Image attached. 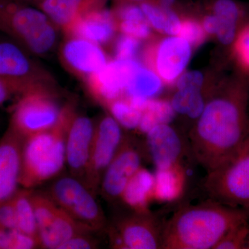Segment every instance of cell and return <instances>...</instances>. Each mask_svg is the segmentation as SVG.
<instances>
[{
    "label": "cell",
    "mask_w": 249,
    "mask_h": 249,
    "mask_svg": "<svg viewBox=\"0 0 249 249\" xmlns=\"http://www.w3.org/2000/svg\"><path fill=\"white\" fill-rule=\"evenodd\" d=\"M0 228L18 229L17 218L13 197L0 207Z\"/></svg>",
    "instance_id": "e575fe53"
},
{
    "label": "cell",
    "mask_w": 249,
    "mask_h": 249,
    "mask_svg": "<svg viewBox=\"0 0 249 249\" xmlns=\"http://www.w3.org/2000/svg\"><path fill=\"white\" fill-rule=\"evenodd\" d=\"M146 132L143 145L145 157L159 171L178 168L185 152V142L178 131L167 123H161Z\"/></svg>",
    "instance_id": "7c38bea8"
},
{
    "label": "cell",
    "mask_w": 249,
    "mask_h": 249,
    "mask_svg": "<svg viewBox=\"0 0 249 249\" xmlns=\"http://www.w3.org/2000/svg\"><path fill=\"white\" fill-rule=\"evenodd\" d=\"M124 137L121 124L111 115L103 116L95 124L84 183L96 196L99 195L103 175L119 150Z\"/></svg>",
    "instance_id": "9c48e42d"
},
{
    "label": "cell",
    "mask_w": 249,
    "mask_h": 249,
    "mask_svg": "<svg viewBox=\"0 0 249 249\" xmlns=\"http://www.w3.org/2000/svg\"><path fill=\"white\" fill-rule=\"evenodd\" d=\"M0 31L36 54L49 52L57 39L55 24L42 10L16 0H0Z\"/></svg>",
    "instance_id": "277c9868"
},
{
    "label": "cell",
    "mask_w": 249,
    "mask_h": 249,
    "mask_svg": "<svg viewBox=\"0 0 249 249\" xmlns=\"http://www.w3.org/2000/svg\"><path fill=\"white\" fill-rule=\"evenodd\" d=\"M163 225L148 209H131L108 224L106 231L111 249H161Z\"/></svg>",
    "instance_id": "52a82bcc"
},
{
    "label": "cell",
    "mask_w": 249,
    "mask_h": 249,
    "mask_svg": "<svg viewBox=\"0 0 249 249\" xmlns=\"http://www.w3.org/2000/svg\"><path fill=\"white\" fill-rule=\"evenodd\" d=\"M141 65L136 59L108 62L102 70L89 76L93 96L108 104L118 99L127 88L134 70Z\"/></svg>",
    "instance_id": "5bb4252c"
},
{
    "label": "cell",
    "mask_w": 249,
    "mask_h": 249,
    "mask_svg": "<svg viewBox=\"0 0 249 249\" xmlns=\"http://www.w3.org/2000/svg\"><path fill=\"white\" fill-rule=\"evenodd\" d=\"M152 0H119L120 4H140L142 3L151 1Z\"/></svg>",
    "instance_id": "f35d334b"
},
{
    "label": "cell",
    "mask_w": 249,
    "mask_h": 249,
    "mask_svg": "<svg viewBox=\"0 0 249 249\" xmlns=\"http://www.w3.org/2000/svg\"><path fill=\"white\" fill-rule=\"evenodd\" d=\"M201 188L208 199L249 213V138L229 160L206 173Z\"/></svg>",
    "instance_id": "5b68a950"
},
{
    "label": "cell",
    "mask_w": 249,
    "mask_h": 249,
    "mask_svg": "<svg viewBox=\"0 0 249 249\" xmlns=\"http://www.w3.org/2000/svg\"><path fill=\"white\" fill-rule=\"evenodd\" d=\"M206 101L202 91L196 89H178L170 101L173 111L196 119L200 116Z\"/></svg>",
    "instance_id": "d4e9b609"
},
{
    "label": "cell",
    "mask_w": 249,
    "mask_h": 249,
    "mask_svg": "<svg viewBox=\"0 0 249 249\" xmlns=\"http://www.w3.org/2000/svg\"><path fill=\"white\" fill-rule=\"evenodd\" d=\"M205 78L204 74L197 70L183 72L176 81L178 89H196L202 91Z\"/></svg>",
    "instance_id": "836d02e7"
},
{
    "label": "cell",
    "mask_w": 249,
    "mask_h": 249,
    "mask_svg": "<svg viewBox=\"0 0 249 249\" xmlns=\"http://www.w3.org/2000/svg\"><path fill=\"white\" fill-rule=\"evenodd\" d=\"M106 0H41L37 4L52 22L69 29L80 16L101 9Z\"/></svg>",
    "instance_id": "ac0fdd59"
},
{
    "label": "cell",
    "mask_w": 249,
    "mask_h": 249,
    "mask_svg": "<svg viewBox=\"0 0 249 249\" xmlns=\"http://www.w3.org/2000/svg\"><path fill=\"white\" fill-rule=\"evenodd\" d=\"M192 55V45L179 36H168L156 47L153 70L165 83H173L184 72Z\"/></svg>",
    "instance_id": "9a60e30c"
},
{
    "label": "cell",
    "mask_w": 249,
    "mask_h": 249,
    "mask_svg": "<svg viewBox=\"0 0 249 249\" xmlns=\"http://www.w3.org/2000/svg\"><path fill=\"white\" fill-rule=\"evenodd\" d=\"M232 46L239 66L244 71L249 72V23L239 31Z\"/></svg>",
    "instance_id": "f1b7e54d"
},
{
    "label": "cell",
    "mask_w": 249,
    "mask_h": 249,
    "mask_svg": "<svg viewBox=\"0 0 249 249\" xmlns=\"http://www.w3.org/2000/svg\"><path fill=\"white\" fill-rule=\"evenodd\" d=\"M140 42L138 39L123 34L116 42V59H119V60L136 59V56L140 49Z\"/></svg>",
    "instance_id": "f546056e"
},
{
    "label": "cell",
    "mask_w": 249,
    "mask_h": 249,
    "mask_svg": "<svg viewBox=\"0 0 249 249\" xmlns=\"http://www.w3.org/2000/svg\"><path fill=\"white\" fill-rule=\"evenodd\" d=\"M62 109L46 90L28 93L15 105L9 127L21 138H27L52 128Z\"/></svg>",
    "instance_id": "ba28073f"
},
{
    "label": "cell",
    "mask_w": 249,
    "mask_h": 249,
    "mask_svg": "<svg viewBox=\"0 0 249 249\" xmlns=\"http://www.w3.org/2000/svg\"><path fill=\"white\" fill-rule=\"evenodd\" d=\"M175 1L176 0H159L158 4L165 9H172V6L175 4Z\"/></svg>",
    "instance_id": "74e56055"
},
{
    "label": "cell",
    "mask_w": 249,
    "mask_h": 249,
    "mask_svg": "<svg viewBox=\"0 0 249 249\" xmlns=\"http://www.w3.org/2000/svg\"><path fill=\"white\" fill-rule=\"evenodd\" d=\"M16 1H21V2L25 3V4H37L40 2L41 0H16Z\"/></svg>",
    "instance_id": "ab89813d"
},
{
    "label": "cell",
    "mask_w": 249,
    "mask_h": 249,
    "mask_svg": "<svg viewBox=\"0 0 249 249\" xmlns=\"http://www.w3.org/2000/svg\"><path fill=\"white\" fill-rule=\"evenodd\" d=\"M111 115L118 122L128 128H134L140 124L142 111L134 107L129 101L124 100H114L109 103Z\"/></svg>",
    "instance_id": "484cf974"
},
{
    "label": "cell",
    "mask_w": 249,
    "mask_h": 249,
    "mask_svg": "<svg viewBox=\"0 0 249 249\" xmlns=\"http://www.w3.org/2000/svg\"><path fill=\"white\" fill-rule=\"evenodd\" d=\"M34 69L22 47L15 42H0V78L4 80L16 96L19 98L45 90L34 80Z\"/></svg>",
    "instance_id": "8fae6325"
},
{
    "label": "cell",
    "mask_w": 249,
    "mask_h": 249,
    "mask_svg": "<svg viewBox=\"0 0 249 249\" xmlns=\"http://www.w3.org/2000/svg\"><path fill=\"white\" fill-rule=\"evenodd\" d=\"M119 28L123 34L132 36L138 40L150 37L151 26L147 19L143 20H119Z\"/></svg>",
    "instance_id": "4dcf8cb0"
},
{
    "label": "cell",
    "mask_w": 249,
    "mask_h": 249,
    "mask_svg": "<svg viewBox=\"0 0 249 249\" xmlns=\"http://www.w3.org/2000/svg\"><path fill=\"white\" fill-rule=\"evenodd\" d=\"M15 96L16 94L9 85L0 78V106H2Z\"/></svg>",
    "instance_id": "8d00e7d4"
},
{
    "label": "cell",
    "mask_w": 249,
    "mask_h": 249,
    "mask_svg": "<svg viewBox=\"0 0 249 249\" xmlns=\"http://www.w3.org/2000/svg\"><path fill=\"white\" fill-rule=\"evenodd\" d=\"M140 6L152 28L165 35L178 36L182 21L173 9H165L152 1Z\"/></svg>",
    "instance_id": "7402d4cb"
},
{
    "label": "cell",
    "mask_w": 249,
    "mask_h": 249,
    "mask_svg": "<svg viewBox=\"0 0 249 249\" xmlns=\"http://www.w3.org/2000/svg\"><path fill=\"white\" fill-rule=\"evenodd\" d=\"M249 235V220H247L231 229L214 249H246Z\"/></svg>",
    "instance_id": "83f0119b"
},
{
    "label": "cell",
    "mask_w": 249,
    "mask_h": 249,
    "mask_svg": "<svg viewBox=\"0 0 249 249\" xmlns=\"http://www.w3.org/2000/svg\"><path fill=\"white\" fill-rule=\"evenodd\" d=\"M49 196L77 222L95 232L106 230L107 220L94 196L83 181L60 177L51 185Z\"/></svg>",
    "instance_id": "8992f818"
},
{
    "label": "cell",
    "mask_w": 249,
    "mask_h": 249,
    "mask_svg": "<svg viewBox=\"0 0 249 249\" xmlns=\"http://www.w3.org/2000/svg\"><path fill=\"white\" fill-rule=\"evenodd\" d=\"M75 114L71 107L62 108L52 128L24 139L19 178L22 188L34 189L61 173L66 166L67 132Z\"/></svg>",
    "instance_id": "3957f363"
},
{
    "label": "cell",
    "mask_w": 249,
    "mask_h": 249,
    "mask_svg": "<svg viewBox=\"0 0 249 249\" xmlns=\"http://www.w3.org/2000/svg\"><path fill=\"white\" fill-rule=\"evenodd\" d=\"M23 141L9 127L0 139V207L19 189Z\"/></svg>",
    "instance_id": "2e32d148"
},
{
    "label": "cell",
    "mask_w": 249,
    "mask_h": 249,
    "mask_svg": "<svg viewBox=\"0 0 249 249\" xmlns=\"http://www.w3.org/2000/svg\"><path fill=\"white\" fill-rule=\"evenodd\" d=\"M40 248L38 241L18 229L0 228V249Z\"/></svg>",
    "instance_id": "4316f807"
},
{
    "label": "cell",
    "mask_w": 249,
    "mask_h": 249,
    "mask_svg": "<svg viewBox=\"0 0 249 249\" xmlns=\"http://www.w3.org/2000/svg\"><path fill=\"white\" fill-rule=\"evenodd\" d=\"M145 156L143 145L135 138L124 135L103 175L99 194L109 202L121 201L129 181L142 168Z\"/></svg>",
    "instance_id": "30bf717a"
},
{
    "label": "cell",
    "mask_w": 249,
    "mask_h": 249,
    "mask_svg": "<svg viewBox=\"0 0 249 249\" xmlns=\"http://www.w3.org/2000/svg\"><path fill=\"white\" fill-rule=\"evenodd\" d=\"M163 80L152 69L140 65L133 72L127 88L128 97L148 100L161 90Z\"/></svg>",
    "instance_id": "44dd1931"
},
{
    "label": "cell",
    "mask_w": 249,
    "mask_h": 249,
    "mask_svg": "<svg viewBox=\"0 0 249 249\" xmlns=\"http://www.w3.org/2000/svg\"><path fill=\"white\" fill-rule=\"evenodd\" d=\"M201 25L206 34L215 36L217 29V19L214 14L206 16L203 19Z\"/></svg>",
    "instance_id": "d590c367"
},
{
    "label": "cell",
    "mask_w": 249,
    "mask_h": 249,
    "mask_svg": "<svg viewBox=\"0 0 249 249\" xmlns=\"http://www.w3.org/2000/svg\"><path fill=\"white\" fill-rule=\"evenodd\" d=\"M249 88L246 80L224 83L206 101L188 134V146L206 173L238 151L249 138Z\"/></svg>",
    "instance_id": "6da1fadb"
},
{
    "label": "cell",
    "mask_w": 249,
    "mask_h": 249,
    "mask_svg": "<svg viewBox=\"0 0 249 249\" xmlns=\"http://www.w3.org/2000/svg\"><path fill=\"white\" fill-rule=\"evenodd\" d=\"M206 34L201 24L193 19H186L181 23L178 36L186 39L192 46H195L204 40Z\"/></svg>",
    "instance_id": "1f68e13d"
},
{
    "label": "cell",
    "mask_w": 249,
    "mask_h": 249,
    "mask_svg": "<svg viewBox=\"0 0 249 249\" xmlns=\"http://www.w3.org/2000/svg\"><path fill=\"white\" fill-rule=\"evenodd\" d=\"M114 22V16L110 11L96 9L80 16L69 29L76 37L99 45L112 38L115 31Z\"/></svg>",
    "instance_id": "d6986e66"
},
{
    "label": "cell",
    "mask_w": 249,
    "mask_h": 249,
    "mask_svg": "<svg viewBox=\"0 0 249 249\" xmlns=\"http://www.w3.org/2000/svg\"><path fill=\"white\" fill-rule=\"evenodd\" d=\"M246 249H249V235L248 240H247V246H246Z\"/></svg>",
    "instance_id": "60d3db41"
},
{
    "label": "cell",
    "mask_w": 249,
    "mask_h": 249,
    "mask_svg": "<svg viewBox=\"0 0 249 249\" xmlns=\"http://www.w3.org/2000/svg\"><path fill=\"white\" fill-rule=\"evenodd\" d=\"M31 190L24 188L18 189L13 196V201L16 209L18 230L34 237L39 242L37 222L31 200Z\"/></svg>",
    "instance_id": "603a6c76"
},
{
    "label": "cell",
    "mask_w": 249,
    "mask_h": 249,
    "mask_svg": "<svg viewBox=\"0 0 249 249\" xmlns=\"http://www.w3.org/2000/svg\"><path fill=\"white\" fill-rule=\"evenodd\" d=\"M151 186V177L142 168L129 181L121 201L132 210L146 209L147 194L150 193Z\"/></svg>",
    "instance_id": "cb8c5ba5"
},
{
    "label": "cell",
    "mask_w": 249,
    "mask_h": 249,
    "mask_svg": "<svg viewBox=\"0 0 249 249\" xmlns=\"http://www.w3.org/2000/svg\"><path fill=\"white\" fill-rule=\"evenodd\" d=\"M247 220L245 210L209 199L181 206L163 225L161 249H214L231 229Z\"/></svg>",
    "instance_id": "7a4b0ae2"
},
{
    "label": "cell",
    "mask_w": 249,
    "mask_h": 249,
    "mask_svg": "<svg viewBox=\"0 0 249 249\" xmlns=\"http://www.w3.org/2000/svg\"><path fill=\"white\" fill-rule=\"evenodd\" d=\"M212 14L217 19L215 36L224 46H232L245 18V9L235 0H214Z\"/></svg>",
    "instance_id": "ffe728a7"
},
{
    "label": "cell",
    "mask_w": 249,
    "mask_h": 249,
    "mask_svg": "<svg viewBox=\"0 0 249 249\" xmlns=\"http://www.w3.org/2000/svg\"><path fill=\"white\" fill-rule=\"evenodd\" d=\"M95 124L85 116L75 114L67 132L65 157L70 175L84 183L94 134Z\"/></svg>",
    "instance_id": "4fadbf2b"
},
{
    "label": "cell",
    "mask_w": 249,
    "mask_h": 249,
    "mask_svg": "<svg viewBox=\"0 0 249 249\" xmlns=\"http://www.w3.org/2000/svg\"><path fill=\"white\" fill-rule=\"evenodd\" d=\"M95 232L76 234L64 242L58 249H92L98 248V241L92 235Z\"/></svg>",
    "instance_id": "d6a6232c"
},
{
    "label": "cell",
    "mask_w": 249,
    "mask_h": 249,
    "mask_svg": "<svg viewBox=\"0 0 249 249\" xmlns=\"http://www.w3.org/2000/svg\"><path fill=\"white\" fill-rule=\"evenodd\" d=\"M62 56L72 70L89 76L102 70L108 62L98 44L76 36L65 44Z\"/></svg>",
    "instance_id": "e0dca14e"
}]
</instances>
